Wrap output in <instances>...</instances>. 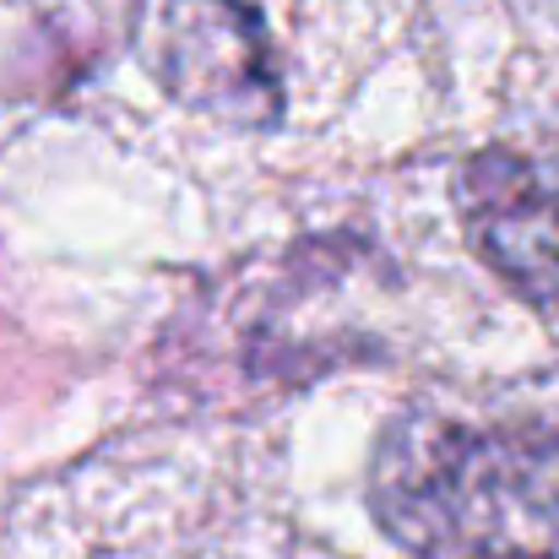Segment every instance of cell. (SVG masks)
<instances>
[{"instance_id":"obj_3","label":"cell","mask_w":559,"mask_h":559,"mask_svg":"<svg viewBox=\"0 0 559 559\" xmlns=\"http://www.w3.org/2000/svg\"><path fill=\"white\" fill-rule=\"evenodd\" d=\"M462 217L506 283L559 310V142L478 153L462 169Z\"/></svg>"},{"instance_id":"obj_4","label":"cell","mask_w":559,"mask_h":559,"mask_svg":"<svg viewBox=\"0 0 559 559\" xmlns=\"http://www.w3.org/2000/svg\"><path fill=\"white\" fill-rule=\"evenodd\" d=\"M484 559H544V555H484Z\"/></svg>"},{"instance_id":"obj_1","label":"cell","mask_w":559,"mask_h":559,"mask_svg":"<svg viewBox=\"0 0 559 559\" xmlns=\"http://www.w3.org/2000/svg\"><path fill=\"white\" fill-rule=\"evenodd\" d=\"M370 506L418 555H527L559 516V456L533 435L418 413L380 440Z\"/></svg>"},{"instance_id":"obj_2","label":"cell","mask_w":559,"mask_h":559,"mask_svg":"<svg viewBox=\"0 0 559 559\" xmlns=\"http://www.w3.org/2000/svg\"><path fill=\"white\" fill-rule=\"evenodd\" d=\"M136 55L186 109L261 131L283 115V76L245 0H136Z\"/></svg>"}]
</instances>
